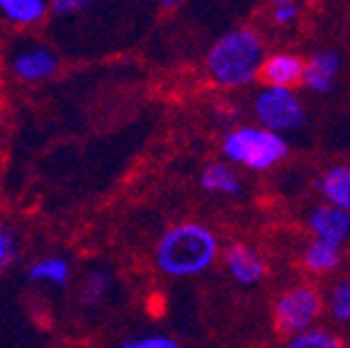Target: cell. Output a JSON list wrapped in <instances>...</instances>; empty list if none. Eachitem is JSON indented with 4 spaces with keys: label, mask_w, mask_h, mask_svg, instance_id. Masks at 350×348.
Returning a JSON list of instances; mask_svg holds the SVG:
<instances>
[{
    "label": "cell",
    "mask_w": 350,
    "mask_h": 348,
    "mask_svg": "<svg viewBox=\"0 0 350 348\" xmlns=\"http://www.w3.org/2000/svg\"><path fill=\"white\" fill-rule=\"evenodd\" d=\"M122 348H178V341L168 334H144L139 338H129L122 343Z\"/></svg>",
    "instance_id": "ffe728a7"
},
{
    "label": "cell",
    "mask_w": 350,
    "mask_h": 348,
    "mask_svg": "<svg viewBox=\"0 0 350 348\" xmlns=\"http://www.w3.org/2000/svg\"><path fill=\"white\" fill-rule=\"evenodd\" d=\"M219 258V239L200 222H180L165 229L153 249V266L165 277H197Z\"/></svg>",
    "instance_id": "6da1fadb"
},
{
    "label": "cell",
    "mask_w": 350,
    "mask_h": 348,
    "mask_svg": "<svg viewBox=\"0 0 350 348\" xmlns=\"http://www.w3.org/2000/svg\"><path fill=\"white\" fill-rule=\"evenodd\" d=\"M27 280L51 290H66L73 280V266L66 256H44L29 263Z\"/></svg>",
    "instance_id": "8fae6325"
},
{
    "label": "cell",
    "mask_w": 350,
    "mask_h": 348,
    "mask_svg": "<svg viewBox=\"0 0 350 348\" xmlns=\"http://www.w3.org/2000/svg\"><path fill=\"white\" fill-rule=\"evenodd\" d=\"M297 17H299V10H297L295 3H280V5H275V10H273V20L278 22V25H282V27L292 25Z\"/></svg>",
    "instance_id": "7402d4cb"
},
{
    "label": "cell",
    "mask_w": 350,
    "mask_h": 348,
    "mask_svg": "<svg viewBox=\"0 0 350 348\" xmlns=\"http://www.w3.org/2000/svg\"><path fill=\"white\" fill-rule=\"evenodd\" d=\"M323 312V297L319 290L309 285H295L287 293H282L275 302V327L278 332L299 334L301 329L317 324V319Z\"/></svg>",
    "instance_id": "8992f818"
},
{
    "label": "cell",
    "mask_w": 350,
    "mask_h": 348,
    "mask_svg": "<svg viewBox=\"0 0 350 348\" xmlns=\"http://www.w3.org/2000/svg\"><path fill=\"white\" fill-rule=\"evenodd\" d=\"M51 15L49 0H0V22L12 29L39 27Z\"/></svg>",
    "instance_id": "9c48e42d"
},
{
    "label": "cell",
    "mask_w": 350,
    "mask_h": 348,
    "mask_svg": "<svg viewBox=\"0 0 350 348\" xmlns=\"http://www.w3.org/2000/svg\"><path fill=\"white\" fill-rule=\"evenodd\" d=\"M17 258V239L10 229L0 224V271L12 266V261Z\"/></svg>",
    "instance_id": "44dd1931"
},
{
    "label": "cell",
    "mask_w": 350,
    "mask_h": 348,
    "mask_svg": "<svg viewBox=\"0 0 350 348\" xmlns=\"http://www.w3.org/2000/svg\"><path fill=\"white\" fill-rule=\"evenodd\" d=\"M265 59L262 37L251 27H239L221 34L204 59L207 76L219 88H246L260 76Z\"/></svg>",
    "instance_id": "7a4b0ae2"
},
{
    "label": "cell",
    "mask_w": 350,
    "mask_h": 348,
    "mask_svg": "<svg viewBox=\"0 0 350 348\" xmlns=\"http://www.w3.org/2000/svg\"><path fill=\"white\" fill-rule=\"evenodd\" d=\"M200 183L207 192H214V195H224V197H239L243 192V185H241V178L236 175V171L231 169L224 161H214V164H207L200 175Z\"/></svg>",
    "instance_id": "4fadbf2b"
},
{
    "label": "cell",
    "mask_w": 350,
    "mask_h": 348,
    "mask_svg": "<svg viewBox=\"0 0 350 348\" xmlns=\"http://www.w3.org/2000/svg\"><path fill=\"white\" fill-rule=\"evenodd\" d=\"M161 8H165V10H175V8L183 5V0H159Z\"/></svg>",
    "instance_id": "603a6c76"
},
{
    "label": "cell",
    "mask_w": 350,
    "mask_h": 348,
    "mask_svg": "<svg viewBox=\"0 0 350 348\" xmlns=\"http://www.w3.org/2000/svg\"><path fill=\"white\" fill-rule=\"evenodd\" d=\"M340 73V56L336 51H319L309 61H304V73H301V83L312 92L334 90L336 81Z\"/></svg>",
    "instance_id": "30bf717a"
},
{
    "label": "cell",
    "mask_w": 350,
    "mask_h": 348,
    "mask_svg": "<svg viewBox=\"0 0 350 348\" xmlns=\"http://www.w3.org/2000/svg\"><path fill=\"white\" fill-rule=\"evenodd\" d=\"M301 73H304V59L295 54L265 56L260 66V78L265 81V86L295 88L301 83Z\"/></svg>",
    "instance_id": "7c38bea8"
},
{
    "label": "cell",
    "mask_w": 350,
    "mask_h": 348,
    "mask_svg": "<svg viewBox=\"0 0 350 348\" xmlns=\"http://www.w3.org/2000/svg\"><path fill=\"white\" fill-rule=\"evenodd\" d=\"M301 263L309 273H331L340 266V246L328 244L323 239H314L301 253Z\"/></svg>",
    "instance_id": "9a60e30c"
},
{
    "label": "cell",
    "mask_w": 350,
    "mask_h": 348,
    "mask_svg": "<svg viewBox=\"0 0 350 348\" xmlns=\"http://www.w3.org/2000/svg\"><path fill=\"white\" fill-rule=\"evenodd\" d=\"M273 5H280V3H297V0H270Z\"/></svg>",
    "instance_id": "cb8c5ba5"
},
{
    "label": "cell",
    "mask_w": 350,
    "mask_h": 348,
    "mask_svg": "<svg viewBox=\"0 0 350 348\" xmlns=\"http://www.w3.org/2000/svg\"><path fill=\"white\" fill-rule=\"evenodd\" d=\"M309 229L314 239H323L343 249L350 239V212L326 202L309 214Z\"/></svg>",
    "instance_id": "52a82bcc"
},
{
    "label": "cell",
    "mask_w": 350,
    "mask_h": 348,
    "mask_svg": "<svg viewBox=\"0 0 350 348\" xmlns=\"http://www.w3.org/2000/svg\"><path fill=\"white\" fill-rule=\"evenodd\" d=\"M253 114L260 127L273 132H295L304 125V105L292 88L265 86L253 100Z\"/></svg>",
    "instance_id": "5b68a950"
},
{
    "label": "cell",
    "mask_w": 350,
    "mask_h": 348,
    "mask_svg": "<svg viewBox=\"0 0 350 348\" xmlns=\"http://www.w3.org/2000/svg\"><path fill=\"white\" fill-rule=\"evenodd\" d=\"M321 195L328 205H336L340 210L350 212V166H334L323 173L321 183Z\"/></svg>",
    "instance_id": "5bb4252c"
},
{
    "label": "cell",
    "mask_w": 350,
    "mask_h": 348,
    "mask_svg": "<svg viewBox=\"0 0 350 348\" xmlns=\"http://www.w3.org/2000/svg\"><path fill=\"white\" fill-rule=\"evenodd\" d=\"M98 0H49L51 15L54 17H78L88 12Z\"/></svg>",
    "instance_id": "d6986e66"
},
{
    "label": "cell",
    "mask_w": 350,
    "mask_h": 348,
    "mask_svg": "<svg viewBox=\"0 0 350 348\" xmlns=\"http://www.w3.org/2000/svg\"><path fill=\"white\" fill-rule=\"evenodd\" d=\"M112 285H115L112 273L105 271V268H93V271H88L85 277H83L81 288H78V297H81L83 305H100L109 295Z\"/></svg>",
    "instance_id": "2e32d148"
},
{
    "label": "cell",
    "mask_w": 350,
    "mask_h": 348,
    "mask_svg": "<svg viewBox=\"0 0 350 348\" xmlns=\"http://www.w3.org/2000/svg\"><path fill=\"white\" fill-rule=\"evenodd\" d=\"M8 71L12 73V78H17L20 83H27V86L49 83L59 76L61 56L46 42L22 39L8 54Z\"/></svg>",
    "instance_id": "277c9868"
},
{
    "label": "cell",
    "mask_w": 350,
    "mask_h": 348,
    "mask_svg": "<svg viewBox=\"0 0 350 348\" xmlns=\"http://www.w3.org/2000/svg\"><path fill=\"white\" fill-rule=\"evenodd\" d=\"M326 307L336 321L350 324V277H345L338 285H334V290L328 295Z\"/></svg>",
    "instance_id": "ac0fdd59"
},
{
    "label": "cell",
    "mask_w": 350,
    "mask_h": 348,
    "mask_svg": "<svg viewBox=\"0 0 350 348\" xmlns=\"http://www.w3.org/2000/svg\"><path fill=\"white\" fill-rule=\"evenodd\" d=\"M290 346L292 348H338L340 341L334 332H328V329L321 327H306L301 329L299 334H292L290 338Z\"/></svg>",
    "instance_id": "e0dca14e"
},
{
    "label": "cell",
    "mask_w": 350,
    "mask_h": 348,
    "mask_svg": "<svg viewBox=\"0 0 350 348\" xmlns=\"http://www.w3.org/2000/svg\"><path fill=\"white\" fill-rule=\"evenodd\" d=\"M224 268L229 273V277L234 283L243 285V288H251V285H258L265 275V263L258 256L256 251L248 249L243 244H231L229 249L224 251Z\"/></svg>",
    "instance_id": "ba28073f"
},
{
    "label": "cell",
    "mask_w": 350,
    "mask_h": 348,
    "mask_svg": "<svg viewBox=\"0 0 350 348\" xmlns=\"http://www.w3.org/2000/svg\"><path fill=\"white\" fill-rule=\"evenodd\" d=\"M224 156L248 171H268L287 156V142L268 127H236L221 142Z\"/></svg>",
    "instance_id": "3957f363"
}]
</instances>
